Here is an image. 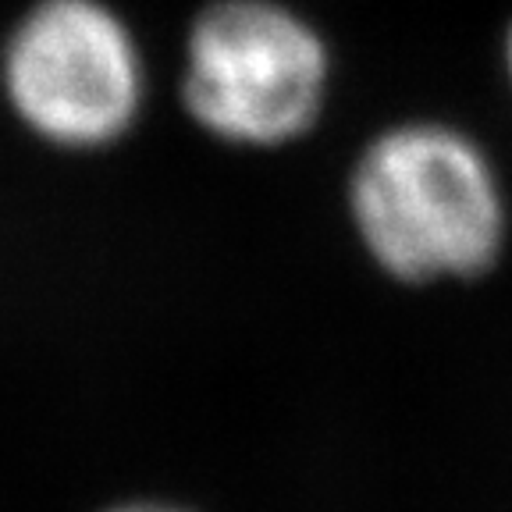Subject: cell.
Returning a JSON list of instances; mask_svg holds the SVG:
<instances>
[{"instance_id":"1","label":"cell","mask_w":512,"mask_h":512,"mask_svg":"<svg viewBox=\"0 0 512 512\" xmlns=\"http://www.w3.org/2000/svg\"><path fill=\"white\" fill-rule=\"evenodd\" d=\"M345 217L363 256L406 288L488 278L512 239L502 164L448 118H399L367 136L345 175Z\"/></svg>"},{"instance_id":"3","label":"cell","mask_w":512,"mask_h":512,"mask_svg":"<svg viewBox=\"0 0 512 512\" xmlns=\"http://www.w3.org/2000/svg\"><path fill=\"white\" fill-rule=\"evenodd\" d=\"M4 93L40 139L96 150L125 136L146 93L128 25L100 0H40L4 47Z\"/></svg>"},{"instance_id":"4","label":"cell","mask_w":512,"mask_h":512,"mask_svg":"<svg viewBox=\"0 0 512 512\" xmlns=\"http://www.w3.org/2000/svg\"><path fill=\"white\" fill-rule=\"evenodd\" d=\"M498 64H502V79H505V89H509V100H512V18L505 22V29H502V47H498Z\"/></svg>"},{"instance_id":"5","label":"cell","mask_w":512,"mask_h":512,"mask_svg":"<svg viewBox=\"0 0 512 512\" xmlns=\"http://www.w3.org/2000/svg\"><path fill=\"white\" fill-rule=\"evenodd\" d=\"M111 512H182V509H168V505H125V509H111Z\"/></svg>"},{"instance_id":"2","label":"cell","mask_w":512,"mask_h":512,"mask_svg":"<svg viewBox=\"0 0 512 512\" xmlns=\"http://www.w3.org/2000/svg\"><path fill=\"white\" fill-rule=\"evenodd\" d=\"M335 50L285 0H210L185 40L182 100L217 143L281 150L328 111Z\"/></svg>"}]
</instances>
